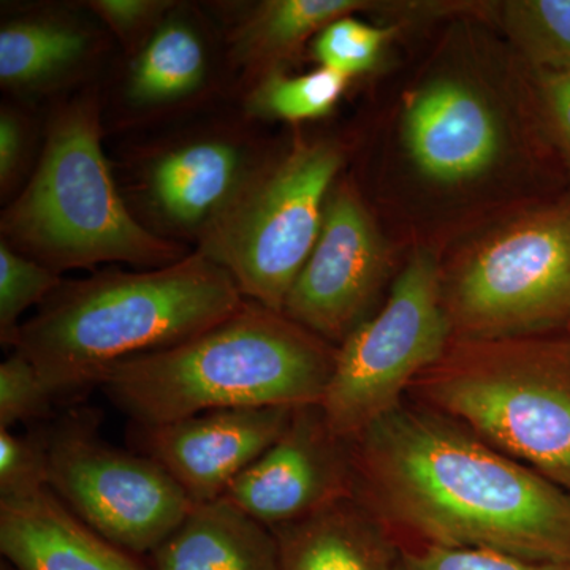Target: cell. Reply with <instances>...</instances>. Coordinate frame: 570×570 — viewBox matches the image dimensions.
I'll return each mask as SVG.
<instances>
[{
	"label": "cell",
	"mask_w": 570,
	"mask_h": 570,
	"mask_svg": "<svg viewBox=\"0 0 570 570\" xmlns=\"http://www.w3.org/2000/svg\"><path fill=\"white\" fill-rule=\"evenodd\" d=\"M351 442L355 493L433 546L570 562L569 491L455 420L397 406Z\"/></svg>",
	"instance_id": "cell-1"
},
{
	"label": "cell",
	"mask_w": 570,
	"mask_h": 570,
	"mask_svg": "<svg viewBox=\"0 0 570 570\" xmlns=\"http://www.w3.org/2000/svg\"><path fill=\"white\" fill-rule=\"evenodd\" d=\"M245 299L224 268L194 249L163 268L63 281L11 348L31 360L58 400L102 384L127 360L197 336Z\"/></svg>",
	"instance_id": "cell-2"
},
{
	"label": "cell",
	"mask_w": 570,
	"mask_h": 570,
	"mask_svg": "<svg viewBox=\"0 0 570 570\" xmlns=\"http://www.w3.org/2000/svg\"><path fill=\"white\" fill-rule=\"evenodd\" d=\"M337 346L283 313L245 299L197 336L112 367L100 387L135 426L216 409L318 404Z\"/></svg>",
	"instance_id": "cell-3"
},
{
	"label": "cell",
	"mask_w": 570,
	"mask_h": 570,
	"mask_svg": "<svg viewBox=\"0 0 570 570\" xmlns=\"http://www.w3.org/2000/svg\"><path fill=\"white\" fill-rule=\"evenodd\" d=\"M105 132L96 82L52 104L36 167L3 208L0 239L59 275L105 264L156 269L183 261L194 249L153 234L130 212L105 154Z\"/></svg>",
	"instance_id": "cell-4"
},
{
	"label": "cell",
	"mask_w": 570,
	"mask_h": 570,
	"mask_svg": "<svg viewBox=\"0 0 570 570\" xmlns=\"http://www.w3.org/2000/svg\"><path fill=\"white\" fill-rule=\"evenodd\" d=\"M412 389L426 407L570 493V340L455 337Z\"/></svg>",
	"instance_id": "cell-5"
},
{
	"label": "cell",
	"mask_w": 570,
	"mask_h": 570,
	"mask_svg": "<svg viewBox=\"0 0 570 570\" xmlns=\"http://www.w3.org/2000/svg\"><path fill=\"white\" fill-rule=\"evenodd\" d=\"M343 163L340 146L328 140L298 138L284 153L269 154L195 250L224 268L246 299L283 313L316 246Z\"/></svg>",
	"instance_id": "cell-6"
},
{
	"label": "cell",
	"mask_w": 570,
	"mask_h": 570,
	"mask_svg": "<svg viewBox=\"0 0 570 570\" xmlns=\"http://www.w3.org/2000/svg\"><path fill=\"white\" fill-rule=\"evenodd\" d=\"M242 111L217 116L138 145L115 170L124 200L148 230L200 245L269 157Z\"/></svg>",
	"instance_id": "cell-7"
},
{
	"label": "cell",
	"mask_w": 570,
	"mask_h": 570,
	"mask_svg": "<svg viewBox=\"0 0 570 570\" xmlns=\"http://www.w3.org/2000/svg\"><path fill=\"white\" fill-rule=\"evenodd\" d=\"M442 296L456 340L542 336L570 326V200L491 236Z\"/></svg>",
	"instance_id": "cell-8"
},
{
	"label": "cell",
	"mask_w": 570,
	"mask_h": 570,
	"mask_svg": "<svg viewBox=\"0 0 570 570\" xmlns=\"http://www.w3.org/2000/svg\"><path fill=\"white\" fill-rule=\"evenodd\" d=\"M452 325L433 258L414 255L384 307L337 346L321 406L337 436L352 441L401 406V395L438 363Z\"/></svg>",
	"instance_id": "cell-9"
},
{
	"label": "cell",
	"mask_w": 570,
	"mask_h": 570,
	"mask_svg": "<svg viewBox=\"0 0 570 570\" xmlns=\"http://www.w3.org/2000/svg\"><path fill=\"white\" fill-rule=\"evenodd\" d=\"M48 487L97 534L132 554H151L195 502L159 463L104 441L96 417L78 412L45 433Z\"/></svg>",
	"instance_id": "cell-10"
},
{
	"label": "cell",
	"mask_w": 570,
	"mask_h": 570,
	"mask_svg": "<svg viewBox=\"0 0 570 570\" xmlns=\"http://www.w3.org/2000/svg\"><path fill=\"white\" fill-rule=\"evenodd\" d=\"M230 66L223 32L194 3L175 2L137 50L126 55L104 100L118 129L153 126L212 102L227 85Z\"/></svg>",
	"instance_id": "cell-11"
},
{
	"label": "cell",
	"mask_w": 570,
	"mask_h": 570,
	"mask_svg": "<svg viewBox=\"0 0 570 570\" xmlns=\"http://www.w3.org/2000/svg\"><path fill=\"white\" fill-rule=\"evenodd\" d=\"M387 255L370 213L348 183L326 198L316 246L285 299L284 316L340 346L362 324L384 279Z\"/></svg>",
	"instance_id": "cell-12"
},
{
	"label": "cell",
	"mask_w": 570,
	"mask_h": 570,
	"mask_svg": "<svg viewBox=\"0 0 570 570\" xmlns=\"http://www.w3.org/2000/svg\"><path fill=\"white\" fill-rule=\"evenodd\" d=\"M355 498L352 442L318 404L296 407L281 438L225 491L224 501L275 530Z\"/></svg>",
	"instance_id": "cell-13"
},
{
	"label": "cell",
	"mask_w": 570,
	"mask_h": 570,
	"mask_svg": "<svg viewBox=\"0 0 570 570\" xmlns=\"http://www.w3.org/2000/svg\"><path fill=\"white\" fill-rule=\"evenodd\" d=\"M295 409H216L164 425L137 426L135 438L195 504H206L223 499L275 444Z\"/></svg>",
	"instance_id": "cell-14"
},
{
	"label": "cell",
	"mask_w": 570,
	"mask_h": 570,
	"mask_svg": "<svg viewBox=\"0 0 570 570\" xmlns=\"http://www.w3.org/2000/svg\"><path fill=\"white\" fill-rule=\"evenodd\" d=\"M110 40L89 10L86 17L70 7L18 11L0 26V86L21 104L77 91L89 85Z\"/></svg>",
	"instance_id": "cell-15"
},
{
	"label": "cell",
	"mask_w": 570,
	"mask_h": 570,
	"mask_svg": "<svg viewBox=\"0 0 570 570\" xmlns=\"http://www.w3.org/2000/svg\"><path fill=\"white\" fill-rule=\"evenodd\" d=\"M406 142L428 178L459 183L493 165L501 148V130L478 92L463 82L441 80L412 100Z\"/></svg>",
	"instance_id": "cell-16"
},
{
	"label": "cell",
	"mask_w": 570,
	"mask_h": 570,
	"mask_svg": "<svg viewBox=\"0 0 570 570\" xmlns=\"http://www.w3.org/2000/svg\"><path fill=\"white\" fill-rule=\"evenodd\" d=\"M0 551L14 570H146L78 520L50 489L0 501Z\"/></svg>",
	"instance_id": "cell-17"
},
{
	"label": "cell",
	"mask_w": 570,
	"mask_h": 570,
	"mask_svg": "<svg viewBox=\"0 0 570 570\" xmlns=\"http://www.w3.org/2000/svg\"><path fill=\"white\" fill-rule=\"evenodd\" d=\"M370 6L362 0H264L225 7L224 37L232 73L246 91L276 73L307 39L340 18Z\"/></svg>",
	"instance_id": "cell-18"
},
{
	"label": "cell",
	"mask_w": 570,
	"mask_h": 570,
	"mask_svg": "<svg viewBox=\"0 0 570 570\" xmlns=\"http://www.w3.org/2000/svg\"><path fill=\"white\" fill-rule=\"evenodd\" d=\"M151 560L154 570H283L275 532L224 499L195 504Z\"/></svg>",
	"instance_id": "cell-19"
},
{
	"label": "cell",
	"mask_w": 570,
	"mask_h": 570,
	"mask_svg": "<svg viewBox=\"0 0 570 570\" xmlns=\"http://www.w3.org/2000/svg\"><path fill=\"white\" fill-rule=\"evenodd\" d=\"M272 531L283 570H390L376 521L355 498Z\"/></svg>",
	"instance_id": "cell-20"
},
{
	"label": "cell",
	"mask_w": 570,
	"mask_h": 570,
	"mask_svg": "<svg viewBox=\"0 0 570 570\" xmlns=\"http://www.w3.org/2000/svg\"><path fill=\"white\" fill-rule=\"evenodd\" d=\"M347 82L348 78L324 67L299 77L276 71L243 91L242 112L254 122L324 118L340 102Z\"/></svg>",
	"instance_id": "cell-21"
},
{
	"label": "cell",
	"mask_w": 570,
	"mask_h": 570,
	"mask_svg": "<svg viewBox=\"0 0 570 570\" xmlns=\"http://www.w3.org/2000/svg\"><path fill=\"white\" fill-rule=\"evenodd\" d=\"M502 24L543 73L570 70V0H509Z\"/></svg>",
	"instance_id": "cell-22"
},
{
	"label": "cell",
	"mask_w": 570,
	"mask_h": 570,
	"mask_svg": "<svg viewBox=\"0 0 570 570\" xmlns=\"http://www.w3.org/2000/svg\"><path fill=\"white\" fill-rule=\"evenodd\" d=\"M63 283L59 273L18 253L0 239V341L13 347L20 318L32 306H41Z\"/></svg>",
	"instance_id": "cell-23"
},
{
	"label": "cell",
	"mask_w": 570,
	"mask_h": 570,
	"mask_svg": "<svg viewBox=\"0 0 570 570\" xmlns=\"http://www.w3.org/2000/svg\"><path fill=\"white\" fill-rule=\"evenodd\" d=\"M390 32V29L366 24L348 14L314 37L313 56L324 69L351 80L376 66Z\"/></svg>",
	"instance_id": "cell-24"
},
{
	"label": "cell",
	"mask_w": 570,
	"mask_h": 570,
	"mask_svg": "<svg viewBox=\"0 0 570 570\" xmlns=\"http://www.w3.org/2000/svg\"><path fill=\"white\" fill-rule=\"evenodd\" d=\"M40 130L31 110L11 100L0 108V195L11 200L28 181L37 159Z\"/></svg>",
	"instance_id": "cell-25"
},
{
	"label": "cell",
	"mask_w": 570,
	"mask_h": 570,
	"mask_svg": "<svg viewBox=\"0 0 570 570\" xmlns=\"http://www.w3.org/2000/svg\"><path fill=\"white\" fill-rule=\"evenodd\" d=\"M48 478L47 436L0 430V501L39 494L50 489Z\"/></svg>",
	"instance_id": "cell-26"
},
{
	"label": "cell",
	"mask_w": 570,
	"mask_h": 570,
	"mask_svg": "<svg viewBox=\"0 0 570 570\" xmlns=\"http://www.w3.org/2000/svg\"><path fill=\"white\" fill-rule=\"evenodd\" d=\"M55 401L31 360L18 351L3 360L0 365V430L47 417Z\"/></svg>",
	"instance_id": "cell-27"
},
{
	"label": "cell",
	"mask_w": 570,
	"mask_h": 570,
	"mask_svg": "<svg viewBox=\"0 0 570 570\" xmlns=\"http://www.w3.org/2000/svg\"><path fill=\"white\" fill-rule=\"evenodd\" d=\"M393 570H570V562L535 561L504 551L430 543L404 554Z\"/></svg>",
	"instance_id": "cell-28"
},
{
	"label": "cell",
	"mask_w": 570,
	"mask_h": 570,
	"mask_svg": "<svg viewBox=\"0 0 570 570\" xmlns=\"http://www.w3.org/2000/svg\"><path fill=\"white\" fill-rule=\"evenodd\" d=\"M82 6L129 55L151 36L175 0H89Z\"/></svg>",
	"instance_id": "cell-29"
},
{
	"label": "cell",
	"mask_w": 570,
	"mask_h": 570,
	"mask_svg": "<svg viewBox=\"0 0 570 570\" xmlns=\"http://www.w3.org/2000/svg\"><path fill=\"white\" fill-rule=\"evenodd\" d=\"M542 94L554 130L570 156V70L542 73Z\"/></svg>",
	"instance_id": "cell-30"
}]
</instances>
